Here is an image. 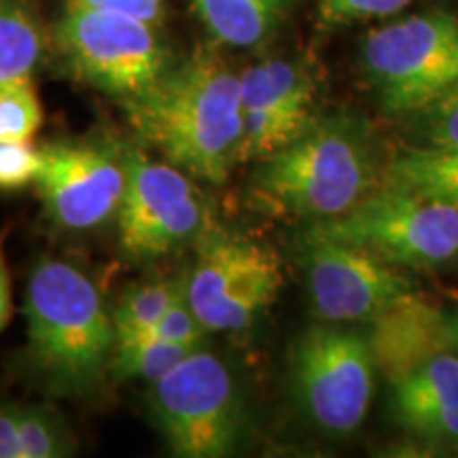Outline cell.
Instances as JSON below:
<instances>
[{"instance_id":"cell-1","label":"cell","mask_w":458,"mask_h":458,"mask_svg":"<svg viewBox=\"0 0 458 458\" xmlns=\"http://www.w3.org/2000/svg\"><path fill=\"white\" fill-rule=\"evenodd\" d=\"M125 108L140 139L196 179L221 185L240 162V74L210 51L159 74Z\"/></svg>"},{"instance_id":"cell-2","label":"cell","mask_w":458,"mask_h":458,"mask_svg":"<svg viewBox=\"0 0 458 458\" xmlns=\"http://www.w3.org/2000/svg\"><path fill=\"white\" fill-rule=\"evenodd\" d=\"M28 365L49 391L68 397L98 393L111 376L114 325L98 286L62 259H45L28 280Z\"/></svg>"},{"instance_id":"cell-3","label":"cell","mask_w":458,"mask_h":458,"mask_svg":"<svg viewBox=\"0 0 458 458\" xmlns=\"http://www.w3.org/2000/svg\"><path fill=\"white\" fill-rule=\"evenodd\" d=\"M380 187L368 139L346 119H312L300 139L267 157L253 196L267 213L325 221Z\"/></svg>"},{"instance_id":"cell-4","label":"cell","mask_w":458,"mask_h":458,"mask_svg":"<svg viewBox=\"0 0 458 458\" xmlns=\"http://www.w3.org/2000/svg\"><path fill=\"white\" fill-rule=\"evenodd\" d=\"M308 233L357 246L401 267H437L458 257V210L380 185L348 213Z\"/></svg>"},{"instance_id":"cell-5","label":"cell","mask_w":458,"mask_h":458,"mask_svg":"<svg viewBox=\"0 0 458 458\" xmlns=\"http://www.w3.org/2000/svg\"><path fill=\"white\" fill-rule=\"evenodd\" d=\"M363 66L388 113H418L458 83V17L427 11L377 28Z\"/></svg>"},{"instance_id":"cell-6","label":"cell","mask_w":458,"mask_h":458,"mask_svg":"<svg viewBox=\"0 0 458 458\" xmlns=\"http://www.w3.org/2000/svg\"><path fill=\"white\" fill-rule=\"evenodd\" d=\"M151 411L172 454L221 458L242 435V403L227 365L196 348L153 382Z\"/></svg>"},{"instance_id":"cell-7","label":"cell","mask_w":458,"mask_h":458,"mask_svg":"<svg viewBox=\"0 0 458 458\" xmlns=\"http://www.w3.org/2000/svg\"><path fill=\"white\" fill-rule=\"evenodd\" d=\"M185 280V300L206 331H242L278 297L276 250L238 233L206 229Z\"/></svg>"},{"instance_id":"cell-8","label":"cell","mask_w":458,"mask_h":458,"mask_svg":"<svg viewBox=\"0 0 458 458\" xmlns=\"http://www.w3.org/2000/svg\"><path fill=\"white\" fill-rule=\"evenodd\" d=\"M374 369L368 337L334 325L306 331L291 352L297 399L314 425L331 435H348L363 425Z\"/></svg>"},{"instance_id":"cell-9","label":"cell","mask_w":458,"mask_h":458,"mask_svg":"<svg viewBox=\"0 0 458 458\" xmlns=\"http://www.w3.org/2000/svg\"><path fill=\"white\" fill-rule=\"evenodd\" d=\"M57 38L68 64L85 83L125 100L147 91L164 72L153 24L136 17L66 7Z\"/></svg>"},{"instance_id":"cell-10","label":"cell","mask_w":458,"mask_h":458,"mask_svg":"<svg viewBox=\"0 0 458 458\" xmlns=\"http://www.w3.org/2000/svg\"><path fill=\"white\" fill-rule=\"evenodd\" d=\"M117 219L119 244L136 259L172 253L208 229V210L185 172L153 162L142 151L125 156V191Z\"/></svg>"},{"instance_id":"cell-11","label":"cell","mask_w":458,"mask_h":458,"mask_svg":"<svg viewBox=\"0 0 458 458\" xmlns=\"http://www.w3.org/2000/svg\"><path fill=\"white\" fill-rule=\"evenodd\" d=\"M306 272L314 312L327 323L371 320L414 291L411 280L368 250L306 233Z\"/></svg>"},{"instance_id":"cell-12","label":"cell","mask_w":458,"mask_h":458,"mask_svg":"<svg viewBox=\"0 0 458 458\" xmlns=\"http://www.w3.org/2000/svg\"><path fill=\"white\" fill-rule=\"evenodd\" d=\"M45 210L64 229L102 225L119 210L125 191V157L85 142H51L41 148L37 179Z\"/></svg>"},{"instance_id":"cell-13","label":"cell","mask_w":458,"mask_h":458,"mask_svg":"<svg viewBox=\"0 0 458 458\" xmlns=\"http://www.w3.org/2000/svg\"><path fill=\"white\" fill-rule=\"evenodd\" d=\"M314 83L295 62L266 60L240 74V162L283 151L312 123Z\"/></svg>"},{"instance_id":"cell-14","label":"cell","mask_w":458,"mask_h":458,"mask_svg":"<svg viewBox=\"0 0 458 458\" xmlns=\"http://www.w3.org/2000/svg\"><path fill=\"white\" fill-rule=\"evenodd\" d=\"M369 323L371 359L388 385L435 354L456 351L448 314L414 291L388 303Z\"/></svg>"},{"instance_id":"cell-15","label":"cell","mask_w":458,"mask_h":458,"mask_svg":"<svg viewBox=\"0 0 458 458\" xmlns=\"http://www.w3.org/2000/svg\"><path fill=\"white\" fill-rule=\"evenodd\" d=\"M401 428L420 444L458 448V352L445 351L391 382Z\"/></svg>"},{"instance_id":"cell-16","label":"cell","mask_w":458,"mask_h":458,"mask_svg":"<svg viewBox=\"0 0 458 458\" xmlns=\"http://www.w3.org/2000/svg\"><path fill=\"white\" fill-rule=\"evenodd\" d=\"M382 185L458 210V147L428 145L401 153Z\"/></svg>"},{"instance_id":"cell-17","label":"cell","mask_w":458,"mask_h":458,"mask_svg":"<svg viewBox=\"0 0 458 458\" xmlns=\"http://www.w3.org/2000/svg\"><path fill=\"white\" fill-rule=\"evenodd\" d=\"M198 15L216 41L255 47L283 21L286 0H193Z\"/></svg>"},{"instance_id":"cell-18","label":"cell","mask_w":458,"mask_h":458,"mask_svg":"<svg viewBox=\"0 0 458 458\" xmlns=\"http://www.w3.org/2000/svg\"><path fill=\"white\" fill-rule=\"evenodd\" d=\"M43 54V37L30 13L0 0V85L32 79Z\"/></svg>"},{"instance_id":"cell-19","label":"cell","mask_w":458,"mask_h":458,"mask_svg":"<svg viewBox=\"0 0 458 458\" xmlns=\"http://www.w3.org/2000/svg\"><path fill=\"white\" fill-rule=\"evenodd\" d=\"M193 351L196 348L162 340L151 334L117 340L111 360V376L114 380L134 377V380H145L153 385Z\"/></svg>"},{"instance_id":"cell-20","label":"cell","mask_w":458,"mask_h":458,"mask_svg":"<svg viewBox=\"0 0 458 458\" xmlns=\"http://www.w3.org/2000/svg\"><path fill=\"white\" fill-rule=\"evenodd\" d=\"M185 295V283L162 280L134 286L123 295L117 310L113 312V325L117 340L147 334L174 301Z\"/></svg>"},{"instance_id":"cell-21","label":"cell","mask_w":458,"mask_h":458,"mask_svg":"<svg viewBox=\"0 0 458 458\" xmlns=\"http://www.w3.org/2000/svg\"><path fill=\"white\" fill-rule=\"evenodd\" d=\"M43 123V108L32 79L0 85V140L32 142Z\"/></svg>"},{"instance_id":"cell-22","label":"cell","mask_w":458,"mask_h":458,"mask_svg":"<svg viewBox=\"0 0 458 458\" xmlns=\"http://www.w3.org/2000/svg\"><path fill=\"white\" fill-rule=\"evenodd\" d=\"M21 458H60L71 454L68 433L45 408H20Z\"/></svg>"},{"instance_id":"cell-23","label":"cell","mask_w":458,"mask_h":458,"mask_svg":"<svg viewBox=\"0 0 458 458\" xmlns=\"http://www.w3.org/2000/svg\"><path fill=\"white\" fill-rule=\"evenodd\" d=\"M41 172V148L32 142L0 140V191H15L37 182Z\"/></svg>"},{"instance_id":"cell-24","label":"cell","mask_w":458,"mask_h":458,"mask_svg":"<svg viewBox=\"0 0 458 458\" xmlns=\"http://www.w3.org/2000/svg\"><path fill=\"white\" fill-rule=\"evenodd\" d=\"M418 113H422L428 145L458 147V83Z\"/></svg>"},{"instance_id":"cell-25","label":"cell","mask_w":458,"mask_h":458,"mask_svg":"<svg viewBox=\"0 0 458 458\" xmlns=\"http://www.w3.org/2000/svg\"><path fill=\"white\" fill-rule=\"evenodd\" d=\"M414 0H320V20L325 24H352L399 13Z\"/></svg>"},{"instance_id":"cell-26","label":"cell","mask_w":458,"mask_h":458,"mask_svg":"<svg viewBox=\"0 0 458 458\" xmlns=\"http://www.w3.org/2000/svg\"><path fill=\"white\" fill-rule=\"evenodd\" d=\"M147 334L157 335L162 340L174 344H182V346L199 348L202 346L206 329L196 314H193L191 308H189L185 295H182L179 301L172 303L168 310L164 312V317Z\"/></svg>"},{"instance_id":"cell-27","label":"cell","mask_w":458,"mask_h":458,"mask_svg":"<svg viewBox=\"0 0 458 458\" xmlns=\"http://www.w3.org/2000/svg\"><path fill=\"white\" fill-rule=\"evenodd\" d=\"M66 7L108 11V13L130 15L147 24H156L162 17L164 0H68Z\"/></svg>"},{"instance_id":"cell-28","label":"cell","mask_w":458,"mask_h":458,"mask_svg":"<svg viewBox=\"0 0 458 458\" xmlns=\"http://www.w3.org/2000/svg\"><path fill=\"white\" fill-rule=\"evenodd\" d=\"M0 458H21L20 405H0Z\"/></svg>"},{"instance_id":"cell-29","label":"cell","mask_w":458,"mask_h":458,"mask_svg":"<svg viewBox=\"0 0 458 458\" xmlns=\"http://www.w3.org/2000/svg\"><path fill=\"white\" fill-rule=\"evenodd\" d=\"M11 314H13V301H11V278L4 259L3 240H0V334L7 327Z\"/></svg>"},{"instance_id":"cell-30","label":"cell","mask_w":458,"mask_h":458,"mask_svg":"<svg viewBox=\"0 0 458 458\" xmlns=\"http://www.w3.org/2000/svg\"><path fill=\"white\" fill-rule=\"evenodd\" d=\"M450 327H452V337H454V346L458 352V314H452L450 317Z\"/></svg>"}]
</instances>
